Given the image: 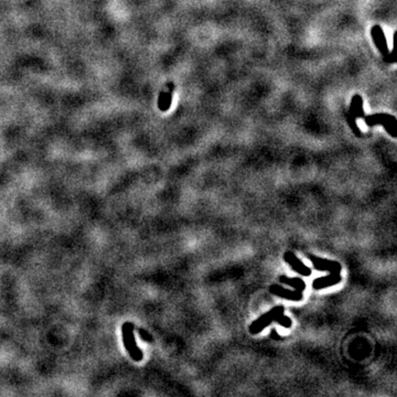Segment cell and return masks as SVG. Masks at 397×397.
I'll return each mask as SVG.
<instances>
[{
    "instance_id": "obj_12",
    "label": "cell",
    "mask_w": 397,
    "mask_h": 397,
    "mask_svg": "<svg viewBox=\"0 0 397 397\" xmlns=\"http://www.w3.org/2000/svg\"><path fill=\"white\" fill-rule=\"evenodd\" d=\"M139 331V333H140V336L143 337L144 340H146V341H152V337H151V335L147 332V331H145L144 329H139L138 330Z\"/></svg>"
},
{
    "instance_id": "obj_3",
    "label": "cell",
    "mask_w": 397,
    "mask_h": 397,
    "mask_svg": "<svg viewBox=\"0 0 397 397\" xmlns=\"http://www.w3.org/2000/svg\"><path fill=\"white\" fill-rule=\"evenodd\" d=\"M365 123L369 126H374V125H383L385 129L393 136L396 137V118L394 116H390L387 114H376L369 117H364Z\"/></svg>"
},
{
    "instance_id": "obj_9",
    "label": "cell",
    "mask_w": 397,
    "mask_h": 397,
    "mask_svg": "<svg viewBox=\"0 0 397 397\" xmlns=\"http://www.w3.org/2000/svg\"><path fill=\"white\" fill-rule=\"evenodd\" d=\"M169 91L161 92L159 95L158 99V107L161 111H167L170 108L171 100H173V91H174V84L169 83Z\"/></svg>"
},
{
    "instance_id": "obj_5",
    "label": "cell",
    "mask_w": 397,
    "mask_h": 397,
    "mask_svg": "<svg viewBox=\"0 0 397 397\" xmlns=\"http://www.w3.org/2000/svg\"><path fill=\"white\" fill-rule=\"evenodd\" d=\"M308 256H309L313 266H315V268L318 270H325V271H329V272H341L342 267L337 262L320 258V257L315 256V255H311V254L308 255Z\"/></svg>"
},
{
    "instance_id": "obj_8",
    "label": "cell",
    "mask_w": 397,
    "mask_h": 397,
    "mask_svg": "<svg viewBox=\"0 0 397 397\" xmlns=\"http://www.w3.org/2000/svg\"><path fill=\"white\" fill-rule=\"evenodd\" d=\"M269 292L271 294H274L278 297H281V298H285L288 300H293V301H300L302 299V292H299V290H289L286 288H282L278 285H272L269 288Z\"/></svg>"
},
{
    "instance_id": "obj_10",
    "label": "cell",
    "mask_w": 397,
    "mask_h": 397,
    "mask_svg": "<svg viewBox=\"0 0 397 397\" xmlns=\"http://www.w3.org/2000/svg\"><path fill=\"white\" fill-rule=\"evenodd\" d=\"M279 280L282 283H286L288 286H292L294 289L299 290V292H304L306 288V282L300 279V278H289L286 276H281L279 278Z\"/></svg>"
},
{
    "instance_id": "obj_7",
    "label": "cell",
    "mask_w": 397,
    "mask_h": 397,
    "mask_svg": "<svg viewBox=\"0 0 397 397\" xmlns=\"http://www.w3.org/2000/svg\"><path fill=\"white\" fill-rule=\"evenodd\" d=\"M342 277L340 275V272H331L330 275L317 278V279L313 280L312 287L315 289H322L337 285V283L341 282Z\"/></svg>"
},
{
    "instance_id": "obj_6",
    "label": "cell",
    "mask_w": 397,
    "mask_h": 397,
    "mask_svg": "<svg viewBox=\"0 0 397 397\" xmlns=\"http://www.w3.org/2000/svg\"><path fill=\"white\" fill-rule=\"evenodd\" d=\"M283 257H285V260L290 265V267H292L295 271H297L298 274L302 276H309L311 274V269L302 263L294 253L287 252Z\"/></svg>"
},
{
    "instance_id": "obj_2",
    "label": "cell",
    "mask_w": 397,
    "mask_h": 397,
    "mask_svg": "<svg viewBox=\"0 0 397 397\" xmlns=\"http://www.w3.org/2000/svg\"><path fill=\"white\" fill-rule=\"evenodd\" d=\"M123 340L125 342V347L135 361H141L143 360V352L141 350L136 346L135 335H134V324L130 322H126L123 325Z\"/></svg>"
},
{
    "instance_id": "obj_4",
    "label": "cell",
    "mask_w": 397,
    "mask_h": 397,
    "mask_svg": "<svg viewBox=\"0 0 397 397\" xmlns=\"http://www.w3.org/2000/svg\"><path fill=\"white\" fill-rule=\"evenodd\" d=\"M372 37L373 40H374V42L377 46V49L382 52V54L384 55V60L385 62L387 63H392L389 59V53H388V49H387V44H386V39H385V35L384 32L382 30V28L380 26H375L373 27L372 29Z\"/></svg>"
},
{
    "instance_id": "obj_1",
    "label": "cell",
    "mask_w": 397,
    "mask_h": 397,
    "mask_svg": "<svg viewBox=\"0 0 397 397\" xmlns=\"http://www.w3.org/2000/svg\"><path fill=\"white\" fill-rule=\"evenodd\" d=\"M283 311H285V308H283L282 306H278V307L272 308V309H270L268 312L264 313V315L260 316L257 320H255V321L251 324V327H250L251 333H253V334L259 333L260 331L264 330L271 322L276 321L277 318L279 317L280 315H282Z\"/></svg>"
},
{
    "instance_id": "obj_11",
    "label": "cell",
    "mask_w": 397,
    "mask_h": 397,
    "mask_svg": "<svg viewBox=\"0 0 397 397\" xmlns=\"http://www.w3.org/2000/svg\"><path fill=\"white\" fill-rule=\"evenodd\" d=\"M276 322H277V323H279V324H281L282 327H285V328H290V327H292V324H293V322H292V320H290V318H288L287 316L283 315V313L277 318Z\"/></svg>"
}]
</instances>
